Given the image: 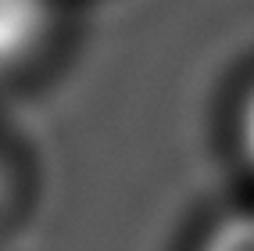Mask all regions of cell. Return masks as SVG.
<instances>
[{
	"mask_svg": "<svg viewBox=\"0 0 254 251\" xmlns=\"http://www.w3.org/2000/svg\"><path fill=\"white\" fill-rule=\"evenodd\" d=\"M50 0H0V72L36 54L50 32Z\"/></svg>",
	"mask_w": 254,
	"mask_h": 251,
	"instance_id": "obj_1",
	"label": "cell"
},
{
	"mask_svg": "<svg viewBox=\"0 0 254 251\" xmlns=\"http://www.w3.org/2000/svg\"><path fill=\"white\" fill-rule=\"evenodd\" d=\"M197 251H254V208L218 219L204 233Z\"/></svg>",
	"mask_w": 254,
	"mask_h": 251,
	"instance_id": "obj_2",
	"label": "cell"
},
{
	"mask_svg": "<svg viewBox=\"0 0 254 251\" xmlns=\"http://www.w3.org/2000/svg\"><path fill=\"white\" fill-rule=\"evenodd\" d=\"M240 155L254 172V83L244 97V104H240Z\"/></svg>",
	"mask_w": 254,
	"mask_h": 251,
	"instance_id": "obj_3",
	"label": "cell"
}]
</instances>
